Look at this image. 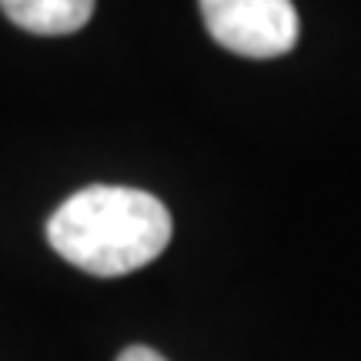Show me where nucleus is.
I'll return each mask as SVG.
<instances>
[{"mask_svg":"<svg viewBox=\"0 0 361 361\" xmlns=\"http://www.w3.org/2000/svg\"><path fill=\"white\" fill-rule=\"evenodd\" d=\"M168 207L137 188L94 184L71 194L47 221V241L74 268L121 278L151 264L171 245Z\"/></svg>","mask_w":361,"mask_h":361,"instance_id":"nucleus-1","label":"nucleus"},{"mask_svg":"<svg viewBox=\"0 0 361 361\" xmlns=\"http://www.w3.org/2000/svg\"><path fill=\"white\" fill-rule=\"evenodd\" d=\"M207 34L241 57H281L298 44L291 0H201Z\"/></svg>","mask_w":361,"mask_h":361,"instance_id":"nucleus-2","label":"nucleus"},{"mask_svg":"<svg viewBox=\"0 0 361 361\" xmlns=\"http://www.w3.org/2000/svg\"><path fill=\"white\" fill-rule=\"evenodd\" d=\"M4 13L17 27L44 37L74 34L90 20L94 0H0Z\"/></svg>","mask_w":361,"mask_h":361,"instance_id":"nucleus-3","label":"nucleus"},{"mask_svg":"<svg viewBox=\"0 0 361 361\" xmlns=\"http://www.w3.org/2000/svg\"><path fill=\"white\" fill-rule=\"evenodd\" d=\"M117 361H168V358L161 351L147 348V345H130V348H124L117 355Z\"/></svg>","mask_w":361,"mask_h":361,"instance_id":"nucleus-4","label":"nucleus"}]
</instances>
